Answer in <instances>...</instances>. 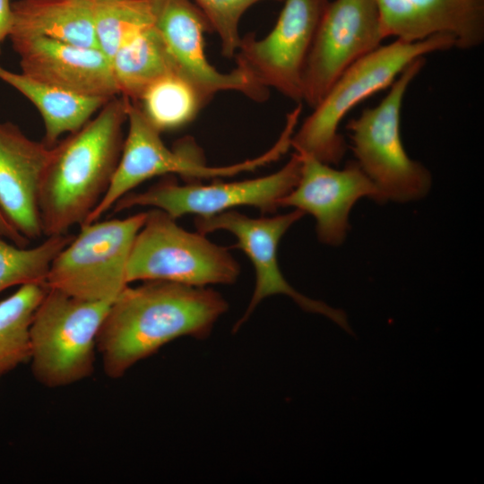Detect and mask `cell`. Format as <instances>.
Returning <instances> with one entry per match:
<instances>
[{"instance_id": "3957f363", "label": "cell", "mask_w": 484, "mask_h": 484, "mask_svg": "<svg viewBox=\"0 0 484 484\" xmlns=\"http://www.w3.org/2000/svg\"><path fill=\"white\" fill-rule=\"evenodd\" d=\"M454 48V38L436 34L424 40L399 39L380 46L350 65L333 83L292 135L295 151L337 165L347 144L338 129L347 114L375 93L390 87L413 61L426 55Z\"/></svg>"}, {"instance_id": "9a60e30c", "label": "cell", "mask_w": 484, "mask_h": 484, "mask_svg": "<svg viewBox=\"0 0 484 484\" xmlns=\"http://www.w3.org/2000/svg\"><path fill=\"white\" fill-rule=\"evenodd\" d=\"M22 73L60 91L110 99L119 95L109 58L98 48L44 37L10 38Z\"/></svg>"}, {"instance_id": "8992f818", "label": "cell", "mask_w": 484, "mask_h": 484, "mask_svg": "<svg viewBox=\"0 0 484 484\" xmlns=\"http://www.w3.org/2000/svg\"><path fill=\"white\" fill-rule=\"evenodd\" d=\"M239 265L225 247L177 224L165 212H147L134 241L126 267V281H165L189 286L231 284Z\"/></svg>"}, {"instance_id": "30bf717a", "label": "cell", "mask_w": 484, "mask_h": 484, "mask_svg": "<svg viewBox=\"0 0 484 484\" xmlns=\"http://www.w3.org/2000/svg\"><path fill=\"white\" fill-rule=\"evenodd\" d=\"M329 0H284L272 30L263 39L247 34L235 55L237 65L265 90L302 101L307 60Z\"/></svg>"}, {"instance_id": "7a4b0ae2", "label": "cell", "mask_w": 484, "mask_h": 484, "mask_svg": "<svg viewBox=\"0 0 484 484\" xmlns=\"http://www.w3.org/2000/svg\"><path fill=\"white\" fill-rule=\"evenodd\" d=\"M129 99L114 97L98 115L52 148L38 191L47 237L82 225L106 194L123 148Z\"/></svg>"}, {"instance_id": "4fadbf2b", "label": "cell", "mask_w": 484, "mask_h": 484, "mask_svg": "<svg viewBox=\"0 0 484 484\" xmlns=\"http://www.w3.org/2000/svg\"><path fill=\"white\" fill-rule=\"evenodd\" d=\"M298 154L301 158L298 181L280 200L279 206H290L304 214H311L316 220L319 240L338 246L344 241L350 229L349 213L355 203L363 197L384 203L381 192L355 160L348 162L342 169H336L310 155Z\"/></svg>"}, {"instance_id": "ac0fdd59", "label": "cell", "mask_w": 484, "mask_h": 484, "mask_svg": "<svg viewBox=\"0 0 484 484\" xmlns=\"http://www.w3.org/2000/svg\"><path fill=\"white\" fill-rule=\"evenodd\" d=\"M12 8L13 22L9 39L44 37L99 48L91 0H19L12 3Z\"/></svg>"}, {"instance_id": "d4e9b609", "label": "cell", "mask_w": 484, "mask_h": 484, "mask_svg": "<svg viewBox=\"0 0 484 484\" xmlns=\"http://www.w3.org/2000/svg\"><path fill=\"white\" fill-rule=\"evenodd\" d=\"M194 1L207 19L212 31L218 35L222 55L235 56L242 39L238 30L241 17L248 8L263 0Z\"/></svg>"}, {"instance_id": "2e32d148", "label": "cell", "mask_w": 484, "mask_h": 484, "mask_svg": "<svg viewBox=\"0 0 484 484\" xmlns=\"http://www.w3.org/2000/svg\"><path fill=\"white\" fill-rule=\"evenodd\" d=\"M376 1L385 39L416 42L447 34L464 50L484 42V0Z\"/></svg>"}, {"instance_id": "44dd1931", "label": "cell", "mask_w": 484, "mask_h": 484, "mask_svg": "<svg viewBox=\"0 0 484 484\" xmlns=\"http://www.w3.org/2000/svg\"><path fill=\"white\" fill-rule=\"evenodd\" d=\"M134 102L161 133L190 123L207 101L189 80L174 72L151 83Z\"/></svg>"}, {"instance_id": "7c38bea8", "label": "cell", "mask_w": 484, "mask_h": 484, "mask_svg": "<svg viewBox=\"0 0 484 484\" xmlns=\"http://www.w3.org/2000/svg\"><path fill=\"white\" fill-rule=\"evenodd\" d=\"M384 39L376 0L330 2L305 66L302 100L314 108L350 65Z\"/></svg>"}, {"instance_id": "d6986e66", "label": "cell", "mask_w": 484, "mask_h": 484, "mask_svg": "<svg viewBox=\"0 0 484 484\" xmlns=\"http://www.w3.org/2000/svg\"><path fill=\"white\" fill-rule=\"evenodd\" d=\"M0 80L21 92L38 109L44 123L43 142L50 147L56 144L63 134H73L82 127L109 100L71 94L1 65Z\"/></svg>"}, {"instance_id": "484cf974", "label": "cell", "mask_w": 484, "mask_h": 484, "mask_svg": "<svg viewBox=\"0 0 484 484\" xmlns=\"http://www.w3.org/2000/svg\"><path fill=\"white\" fill-rule=\"evenodd\" d=\"M0 238H3L9 242L25 247L29 245L30 240L22 236L6 219L0 209Z\"/></svg>"}, {"instance_id": "ffe728a7", "label": "cell", "mask_w": 484, "mask_h": 484, "mask_svg": "<svg viewBox=\"0 0 484 484\" xmlns=\"http://www.w3.org/2000/svg\"><path fill=\"white\" fill-rule=\"evenodd\" d=\"M110 63L119 95L132 101H137L160 78L178 73L155 24L127 39L111 57Z\"/></svg>"}, {"instance_id": "e0dca14e", "label": "cell", "mask_w": 484, "mask_h": 484, "mask_svg": "<svg viewBox=\"0 0 484 484\" xmlns=\"http://www.w3.org/2000/svg\"><path fill=\"white\" fill-rule=\"evenodd\" d=\"M52 148L29 138L13 123L0 122V209L29 240L43 235L38 191Z\"/></svg>"}, {"instance_id": "603a6c76", "label": "cell", "mask_w": 484, "mask_h": 484, "mask_svg": "<svg viewBox=\"0 0 484 484\" xmlns=\"http://www.w3.org/2000/svg\"><path fill=\"white\" fill-rule=\"evenodd\" d=\"M161 0L93 2L99 48L109 58L131 37L155 24Z\"/></svg>"}, {"instance_id": "8fae6325", "label": "cell", "mask_w": 484, "mask_h": 484, "mask_svg": "<svg viewBox=\"0 0 484 484\" xmlns=\"http://www.w3.org/2000/svg\"><path fill=\"white\" fill-rule=\"evenodd\" d=\"M303 215L302 212L295 209L286 214L254 219L229 210L210 217H195L194 225L201 234L220 229L232 233L237 238L234 247L243 250L255 268L253 296L244 315L234 326V331L248 319L262 300L281 294L291 298L303 310L323 315L347 333H352L342 310L296 290L286 281L279 267L277 251L280 240Z\"/></svg>"}, {"instance_id": "6da1fadb", "label": "cell", "mask_w": 484, "mask_h": 484, "mask_svg": "<svg viewBox=\"0 0 484 484\" xmlns=\"http://www.w3.org/2000/svg\"><path fill=\"white\" fill-rule=\"evenodd\" d=\"M228 303L207 287L146 281L125 287L111 302L97 337L105 375L117 379L180 337L204 339Z\"/></svg>"}, {"instance_id": "5b68a950", "label": "cell", "mask_w": 484, "mask_h": 484, "mask_svg": "<svg viewBox=\"0 0 484 484\" xmlns=\"http://www.w3.org/2000/svg\"><path fill=\"white\" fill-rule=\"evenodd\" d=\"M425 63L424 56L413 61L378 105L364 108L347 124L355 161L379 189L385 202L419 200L431 186L429 170L409 157L400 132L405 93Z\"/></svg>"}, {"instance_id": "83f0119b", "label": "cell", "mask_w": 484, "mask_h": 484, "mask_svg": "<svg viewBox=\"0 0 484 484\" xmlns=\"http://www.w3.org/2000/svg\"><path fill=\"white\" fill-rule=\"evenodd\" d=\"M92 2H100V1H107V0H91Z\"/></svg>"}, {"instance_id": "52a82bcc", "label": "cell", "mask_w": 484, "mask_h": 484, "mask_svg": "<svg viewBox=\"0 0 484 484\" xmlns=\"http://www.w3.org/2000/svg\"><path fill=\"white\" fill-rule=\"evenodd\" d=\"M146 217L143 212L80 225L79 233L51 263L48 289L84 300L113 301L129 285L127 263Z\"/></svg>"}, {"instance_id": "277c9868", "label": "cell", "mask_w": 484, "mask_h": 484, "mask_svg": "<svg viewBox=\"0 0 484 484\" xmlns=\"http://www.w3.org/2000/svg\"><path fill=\"white\" fill-rule=\"evenodd\" d=\"M111 302L48 289L30 326L29 362L38 383L62 388L92 375L98 333Z\"/></svg>"}, {"instance_id": "4316f807", "label": "cell", "mask_w": 484, "mask_h": 484, "mask_svg": "<svg viewBox=\"0 0 484 484\" xmlns=\"http://www.w3.org/2000/svg\"><path fill=\"white\" fill-rule=\"evenodd\" d=\"M13 22V13L10 0H0V55L1 47L9 38Z\"/></svg>"}, {"instance_id": "cb8c5ba5", "label": "cell", "mask_w": 484, "mask_h": 484, "mask_svg": "<svg viewBox=\"0 0 484 484\" xmlns=\"http://www.w3.org/2000/svg\"><path fill=\"white\" fill-rule=\"evenodd\" d=\"M73 238L70 234L49 236L31 248L0 238V293L13 286L46 284L51 263Z\"/></svg>"}, {"instance_id": "5bb4252c", "label": "cell", "mask_w": 484, "mask_h": 484, "mask_svg": "<svg viewBox=\"0 0 484 484\" xmlns=\"http://www.w3.org/2000/svg\"><path fill=\"white\" fill-rule=\"evenodd\" d=\"M155 26L177 72L198 89L206 101L223 91H238L257 101L267 97V90L242 67L237 65L229 73H221L209 63L203 34L212 30L203 13L190 0H161Z\"/></svg>"}, {"instance_id": "7402d4cb", "label": "cell", "mask_w": 484, "mask_h": 484, "mask_svg": "<svg viewBox=\"0 0 484 484\" xmlns=\"http://www.w3.org/2000/svg\"><path fill=\"white\" fill-rule=\"evenodd\" d=\"M47 290L46 284H25L0 301V379L30 361V326Z\"/></svg>"}, {"instance_id": "ba28073f", "label": "cell", "mask_w": 484, "mask_h": 484, "mask_svg": "<svg viewBox=\"0 0 484 484\" xmlns=\"http://www.w3.org/2000/svg\"><path fill=\"white\" fill-rule=\"evenodd\" d=\"M126 121L127 135L109 186L84 223L100 220L121 197L154 177L177 174L187 183H196L253 169L250 160L225 167L208 166L198 148L187 141L178 143L173 149L168 148L160 132L147 120L137 103L130 99Z\"/></svg>"}, {"instance_id": "9c48e42d", "label": "cell", "mask_w": 484, "mask_h": 484, "mask_svg": "<svg viewBox=\"0 0 484 484\" xmlns=\"http://www.w3.org/2000/svg\"><path fill=\"white\" fill-rule=\"evenodd\" d=\"M301 170V158L294 152L278 171L268 176L235 182H214L210 185L162 179L148 189L130 192L114 205V212L134 206H152L177 218L194 214L210 217L238 206H253L263 213H273L279 202L297 185Z\"/></svg>"}]
</instances>
